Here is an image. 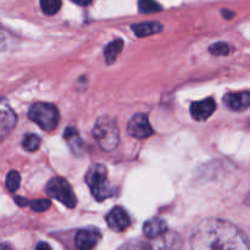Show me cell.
<instances>
[{"instance_id":"obj_16","label":"cell","mask_w":250,"mask_h":250,"mask_svg":"<svg viewBox=\"0 0 250 250\" xmlns=\"http://www.w3.org/2000/svg\"><path fill=\"white\" fill-rule=\"evenodd\" d=\"M63 137H65L67 143L70 144L71 149H72L75 153H81V150H82L83 148V141L81 139L80 133H78L75 128H72V127L66 128L65 136Z\"/></svg>"},{"instance_id":"obj_13","label":"cell","mask_w":250,"mask_h":250,"mask_svg":"<svg viewBox=\"0 0 250 250\" xmlns=\"http://www.w3.org/2000/svg\"><path fill=\"white\" fill-rule=\"evenodd\" d=\"M132 29H133L134 34L138 37H148L151 34H155L161 32L163 26L161 23L155 21L151 22H141V23L132 24Z\"/></svg>"},{"instance_id":"obj_14","label":"cell","mask_w":250,"mask_h":250,"mask_svg":"<svg viewBox=\"0 0 250 250\" xmlns=\"http://www.w3.org/2000/svg\"><path fill=\"white\" fill-rule=\"evenodd\" d=\"M122 48H124V41H122V39H115V41L110 42V43L105 46L104 56L107 65H111V63H114L115 61H116L120 53L122 51Z\"/></svg>"},{"instance_id":"obj_17","label":"cell","mask_w":250,"mask_h":250,"mask_svg":"<svg viewBox=\"0 0 250 250\" xmlns=\"http://www.w3.org/2000/svg\"><path fill=\"white\" fill-rule=\"evenodd\" d=\"M138 6L143 14H154L163 10V6L155 0H138Z\"/></svg>"},{"instance_id":"obj_9","label":"cell","mask_w":250,"mask_h":250,"mask_svg":"<svg viewBox=\"0 0 250 250\" xmlns=\"http://www.w3.org/2000/svg\"><path fill=\"white\" fill-rule=\"evenodd\" d=\"M106 222L112 231L122 232L129 226L131 220L126 210L121 207H116L107 214Z\"/></svg>"},{"instance_id":"obj_2","label":"cell","mask_w":250,"mask_h":250,"mask_svg":"<svg viewBox=\"0 0 250 250\" xmlns=\"http://www.w3.org/2000/svg\"><path fill=\"white\" fill-rule=\"evenodd\" d=\"M93 136L100 148L105 151H112L120 143L119 127L115 119L110 116H103L95 122Z\"/></svg>"},{"instance_id":"obj_19","label":"cell","mask_w":250,"mask_h":250,"mask_svg":"<svg viewBox=\"0 0 250 250\" xmlns=\"http://www.w3.org/2000/svg\"><path fill=\"white\" fill-rule=\"evenodd\" d=\"M41 146V138L36 134H27L22 141V146L27 151H36Z\"/></svg>"},{"instance_id":"obj_3","label":"cell","mask_w":250,"mask_h":250,"mask_svg":"<svg viewBox=\"0 0 250 250\" xmlns=\"http://www.w3.org/2000/svg\"><path fill=\"white\" fill-rule=\"evenodd\" d=\"M85 182L89 186L93 197L99 202H103L112 195V189L107 180V171L104 165L95 164L90 166L85 175Z\"/></svg>"},{"instance_id":"obj_6","label":"cell","mask_w":250,"mask_h":250,"mask_svg":"<svg viewBox=\"0 0 250 250\" xmlns=\"http://www.w3.org/2000/svg\"><path fill=\"white\" fill-rule=\"evenodd\" d=\"M46 193L51 198H55L60 203H62L67 208H75L77 204V199L73 193L70 183L62 177H54L48 182L45 187Z\"/></svg>"},{"instance_id":"obj_20","label":"cell","mask_w":250,"mask_h":250,"mask_svg":"<svg viewBox=\"0 0 250 250\" xmlns=\"http://www.w3.org/2000/svg\"><path fill=\"white\" fill-rule=\"evenodd\" d=\"M21 183V176L16 171H11L6 176V187L10 192H16Z\"/></svg>"},{"instance_id":"obj_15","label":"cell","mask_w":250,"mask_h":250,"mask_svg":"<svg viewBox=\"0 0 250 250\" xmlns=\"http://www.w3.org/2000/svg\"><path fill=\"white\" fill-rule=\"evenodd\" d=\"M0 124H1V134L2 137L6 136L7 132L11 131L12 128L16 125V115L12 111L10 107L2 106L1 110V120H0Z\"/></svg>"},{"instance_id":"obj_11","label":"cell","mask_w":250,"mask_h":250,"mask_svg":"<svg viewBox=\"0 0 250 250\" xmlns=\"http://www.w3.org/2000/svg\"><path fill=\"white\" fill-rule=\"evenodd\" d=\"M224 103L229 109L233 110V111H243L250 107V93H229L227 95H225Z\"/></svg>"},{"instance_id":"obj_27","label":"cell","mask_w":250,"mask_h":250,"mask_svg":"<svg viewBox=\"0 0 250 250\" xmlns=\"http://www.w3.org/2000/svg\"><path fill=\"white\" fill-rule=\"evenodd\" d=\"M0 250H12V249L10 248L9 246H6V244H1V248H0Z\"/></svg>"},{"instance_id":"obj_22","label":"cell","mask_w":250,"mask_h":250,"mask_svg":"<svg viewBox=\"0 0 250 250\" xmlns=\"http://www.w3.org/2000/svg\"><path fill=\"white\" fill-rule=\"evenodd\" d=\"M29 205H31V209L33 210V211L43 212V211H45V210L49 209V207H50V200H48V199L32 200V202L29 203Z\"/></svg>"},{"instance_id":"obj_24","label":"cell","mask_w":250,"mask_h":250,"mask_svg":"<svg viewBox=\"0 0 250 250\" xmlns=\"http://www.w3.org/2000/svg\"><path fill=\"white\" fill-rule=\"evenodd\" d=\"M34 250H51V247L49 244H46L45 242H41V243H38V246L36 247Z\"/></svg>"},{"instance_id":"obj_26","label":"cell","mask_w":250,"mask_h":250,"mask_svg":"<svg viewBox=\"0 0 250 250\" xmlns=\"http://www.w3.org/2000/svg\"><path fill=\"white\" fill-rule=\"evenodd\" d=\"M222 14H224V16H226V19H231L232 16H233V12H231V14H229V11H222Z\"/></svg>"},{"instance_id":"obj_23","label":"cell","mask_w":250,"mask_h":250,"mask_svg":"<svg viewBox=\"0 0 250 250\" xmlns=\"http://www.w3.org/2000/svg\"><path fill=\"white\" fill-rule=\"evenodd\" d=\"M15 202H16V204L20 205V207H26L27 204H29L28 200L24 199V198H19V197H16V198H15Z\"/></svg>"},{"instance_id":"obj_1","label":"cell","mask_w":250,"mask_h":250,"mask_svg":"<svg viewBox=\"0 0 250 250\" xmlns=\"http://www.w3.org/2000/svg\"><path fill=\"white\" fill-rule=\"evenodd\" d=\"M192 250H250L248 237L232 222L205 219L197 225L190 236Z\"/></svg>"},{"instance_id":"obj_25","label":"cell","mask_w":250,"mask_h":250,"mask_svg":"<svg viewBox=\"0 0 250 250\" xmlns=\"http://www.w3.org/2000/svg\"><path fill=\"white\" fill-rule=\"evenodd\" d=\"M71 1L75 2V4H77V5H80V6H88V5H89L93 0H71Z\"/></svg>"},{"instance_id":"obj_4","label":"cell","mask_w":250,"mask_h":250,"mask_svg":"<svg viewBox=\"0 0 250 250\" xmlns=\"http://www.w3.org/2000/svg\"><path fill=\"white\" fill-rule=\"evenodd\" d=\"M182 242L175 233H165L150 241H131L124 244L119 250H180Z\"/></svg>"},{"instance_id":"obj_12","label":"cell","mask_w":250,"mask_h":250,"mask_svg":"<svg viewBox=\"0 0 250 250\" xmlns=\"http://www.w3.org/2000/svg\"><path fill=\"white\" fill-rule=\"evenodd\" d=\"M143 232L146 238H158V237H161L163 234L167 233V225H166V222L163 219L154 217V219L148 220L144 224Z\"/></svg>"},{"instance_id":"obj_18","label":"cell","mask_w":250,"mask_h":250,"mask_svg":"<svg viewBox=\"0 0 250 250\" xmlns=\"http://www.w3.org/2000/svg\"><path fill=\"white\" fill-rule=\"evenodd\" d=\"M41 7L44 14L54 15L60 10L61 0H41Z\"/></svg>"},{"instance_id":"obj_10","label":"cell","mask_w":250,"mask_h":250,"mask_svg":"<svg viewBox=\"0 0 250 250\" xmlns=\"http://www.w3.org/2000/svg\"><path fill=\"white\" fill-rule=\"evenodd\" d=\"M216 109V103L212 98L200 100V102H194L190 105V115L197 121H204L209 119L212 112Z\"/></svg>"},{"instance_id":"obj_7","label":"cell","mask_w":250,"mask_h":250,"mask_svg":"<svg viewBox=\"0 0 250 250\" xmlns=\"http://www.w3.org/2000/svg\"><path fill=\"white\" fill-rule=\"evenodd\" d=\"M127 132L133 138L144 139L153 134V127L146 114H137L129 120L127 125Z\"/></svg>"},{"instance_id":"obj_8","label":"cell","mask_w":250,"mask_h":250,"mask_svg":"<svg viewBox=\"0 0 250 250\" xmlns=\"http://www.w3.org/2000/svg\"><path fill=\"white\" fill-rule=\"evenodd\" d=\"M100 232L95 229H82L77 232L75 238L76 247L80 250H90L100 241Z\"/></svg>"},{"instance_id":"obj_5","label":"cell","mask_w":250,"mask_h":250,"mask_svg":"<svg viewBox=\"0 0 250 250\" xmlns=\"http://www.w3.org/2000/svg\"><path fill=\"white\" fill-rule=\"evenodd\" d=\"M28 117L44 131H53L60 120L58 109L48 103H36L28 111Z\"/></svg>"},{"instance_id":"obj_21","label":"cell","mask_w":250,"mask_h":250,"mask_svg":"<svg viewBox=\"0 0 250 250\" xmlns=\"http://www.w3.org/2000/svg\"><path fill=\"white\" fill-rule=\"evenodd\" d=\"M210 53L216 56H226L229 53V45L225 42H219L210 46Z\"/></svg>"}]
</instances>
